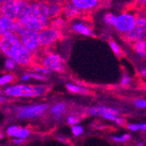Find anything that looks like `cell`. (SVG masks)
I'll return each mask as SVG.
<instances>
[{
    "label": "cell",
    "instance_id": "41",
    "mask_svg": "<svg viewBox=\"0 0 146 146\" xmlns=\"http://www.w3.org/2000/svg\"><path fill=\"white\" fill-rule=\"evenodd\" d=\"M142 74H143V76H145V75H146V70H145V69H143V70Z\"/></svg>",
    "mask_w": 146,
    "mask_h": 146
},
{
    "label": "cell",
    "instance_id": "20",
    "mask_svg": "<svg viewBox=\"0 0 146 146\" xmlns=\"http://www.w3.org/2000/svg\"><path fill=\"white\" fill-rule=\"evenodd\" d=\"M13 80H14V76H13L11 74H5L3 76L0 77V86H3L5 84H8L10 82H11Z\"/></svg>",
    "mask_w": 146,
    "mask_h": 146
},
{
    "label": "cell",
    "instance_id": "4",
    "mask_svg": "<svg viewBox=\"0 0 146 146\" xmlns=\"http://www.w3.org/2000/svg\"><path fill=\"white\" fill-rule=\"evenodd\" d=\"M145 30H146V20L144 18L139 17L136 18L135 25L131 31L125 34L126 38L129 41L138 42L144 40L145 38Z\"/></svg>",
    "mask_w": 146,
    "mask_h": 146
},
{
    "label": "cell",
    "instance_id": "26",
    "mask_svg": "<svg viewBox=\"0 0 146 146\" xmlns=\"http://www.w3.org/2000/svg\"><path fill=\"white\" fill-rule=\"evenodd\" d=\"M110 46L112 51L115 52V54L118 57H121L122 54H121V50H120V47H119V46H118L115 42H114V41H111V42L110 43Z\"/></svg>",
    "mask_w": 146,
    "mask_h": 146
},
{
    "label": "cell",
    "instance_id": "15",
    "mask_svg": "<svg viewBox=\"0 0 146 146\" xmlns=\"http://www.w3.org/2000/svg\"><path fill=\"white\" fill-rule=\"evenodd\" d=\"M63 11H64L65 16L68 19H74L82 12L81 10H79L77 7H75L72 3L66 5L63 7Z\"/></svg>",
    "mask_w": 146,
    "mask_h": 146
},
{
    "label": "cell",
    "instance_id": "42",
    "mask_svg": "<svg viewBox=\"0 0 146 146\" xmlns=\"http://www.w3.org/2000/svg\"><path fill=\"white\" fill-rule=\"evenodd\" d=\"M143 143H137V146H143Z\"/></svg>",
    "mask_w": 146,
    "mask_h": 146
},
{
    "label": "cell",
    "instance_id": "9",
    "mask_svg": "<svg viewBox=\"0 0 146 146\" xmlns=\"http://www.w3.org/2000/svg\"><path fill=\"white\" fill-rule=\"evenodd\" d=\"M5 93L6 96L12 97H34L33 87L26 85H14L8 87Z\"/></svg>",
    "mask_w": 146,
    "mask_h": 146
},
{
    "label": "cell",
    "instance_id": "6",
    "mask_svg": "<svg viewBox=\"0 0 146 146\" xmlns=\"http://www.w3.org/2000/svg\"><path fill=\"white\" fill-rule=\"evenodd\" d=\"M19 4L20 1L15 0L0 1V15L13 21H17L19 12Z\"/></svg>",
    "mask_w": 146,
    "mask_h": 146
},
{
    "label": "cell",
    "instance_id": "28",
    "mask_svg": "<svg viewBox=\"0 0 146 146\" xmlns=\"http://www.w3.org/2000/svg\"><path fill=\"white\" fill-rule=\"evenodd\" d=\"M130 136L129 134H124L121 137H112V139L115 142H125L129 140Z\"/></svg>",
    "mask_w": 146,
    "mask_h": 146
},
{
    "label": "cell",
    "instance_id": "30",
    "mask_svg": "<svg viewBox=\"0 0 146 146\" xmlns=\"http://www.w3.org/2000/svg\"><path fill=\"white\" fill-rule=\"evenodd\" d=\"M30 78H33L35 80H38V81H44L46 80V77L42 74H29Z\"/></svg>",
    "mask_w": 146,
    "mask_h": 146
},
{
    "label": "cell",
    "instance_id": "34",
    "mask_svg": "<svg viewBox=\"0 0 146 146\" xmlns=\"http://www.w3.org/2000/svg\"><path fill=\"white\" fill-rule=\"evenodd\" d=\"M128 129H129L132 131H137L138 130L137 124H135V123H130V124H129L128 125Z\"/></svg>",
    "mask_w": 146,
    "mask_h": 146
},
{
    "label": "cell",
    "instance_id": "22",
    "mask_svg": "<svg viewBox=\"0 0 146 146\" xmlns=\"http://www.w3.org/2000/svg\"><path fill=\"white\" fill-rule=\"evenodd\" d=\"M33 90L34 92V95L35 96H42L45 91H46V88L44 86H40V85H38V86H34L33 87Z\"/></svg>",
    "mask_w": 146,
    "mask_h": 146
},
{
    "label": "cell",
    "instance_id": "37",
    "mask_svg": "<svg viewBox=\"0 0 146 146\" xmlns=\"http://www.w3.org/2000/svg\"><path fill=\"white\" fill-rule=\"evenodd\" d=\"M89 112H90V114L93 115H98V114H97V110H96V107L91 108L90 110H89Z\"/></svg>",
    "mask_w": 146,
    "mask_h": 146
},
{
    "label": "cell",
    "instance_id": "25",
    "mask_svg": "<svg viewBox=\"0 0 146 146\" xmlns=\"http://www.w3.org/2000/svg\"><path fill=\"white\" fill-rule=\"evenodd\" d=\"M65 25V21L62 19L57 18L55 19L54 21H52V28H54L56 30H58V28H60Z\"/></svg>",
    "mask_w": 146,
    "mask_h": 146
},
{
    "label": "cell",
    "instance_id": "40",
    "mask_svg": "<svg viewBox=\"0 0 146 146\" xmlns=\"http://www.w3.org/2000/svg\"><path fill=\"white\" fill-rule=\"evenodd\" d=\"M5 102V98L4 96H0V102Z\"/></svg>",
    "mask_w": 146,
    "mask_h": 146
},
{
    "label": "cell",
    "instance_id": "2",
    "mask_svg": "<svg viewBox=\"0 0 146 146\" xmlns=\"http://www.w3.org/2000/svg\"><path fill=\"white\" fill-rule=\"evenodd\" d=\"M48 19L35 17L33 15H29L26 18L15 21V30L14 33L18 36L25 33H39L43 29L47 27Z\"/></svg>",
    "mask_w": 146,
    "mask_h": 146
},
{
    "label": "cell",
    "instance_id": "39",
    "mask_svg": "<svg viewBox=\"0 0 146 146\" xmlns=\"http://www.w3.org/2000/svg\"><path fill=\"white\" fill-rule=\"evenodd\" d=\"M137 124L138 129H142L143 131L146 129V124L145 123H137Z\"/></svg>",
    "mask_w": 146,
    "mask_h": 146
},
{
    "label": "cell",
    "instance_id": "7",
    "mask_svg": "<svg viewBox=\"0 0 146 146\" xmlns=\"http://www.w3.org/2000/svg\"><path fill=\"white\" fill-rule=\"evenodd\" d=\"M60 32L54 28L46 27L38 33V41L40 46H49L56 42L60 38Z\"/></svg>",
    "mask_w": 146,
    "mask_h": 146
},
{
    "label": "cell",
    "instance_id": "12",
    "mask_svg": "<svg viewBox=\"0 0 146 146\" xmlns=\"http://www.w3.org/2000/svg\"><path fill=\"white\" fill-rule=\"evenodd\" d=\"M15 21L0 15V37L9 33H14Z\"/></svg>",
    "mask_w": 146,
    "mask_h": 146
},
{
    "label": "cell",
    "instance_id": "10",
    "mask_svg": "<svg viewBox=\"0 0 146 146\" xmlns=\"http://www.w3.org/2000/svg\"><path fill=\"white\" fill-rule=\"evenodd\" d=\"M43 66L46 69L55 72H62L64 70L63 60L58 54H49L47 55L43 62Z\"/></svg>",
    "mask_w": 146,
    "mask_h": 146
},
{
    "label": "cell",
    "instance_id": "19",
    "mask_svg": "<svg viewBox=\"0 0 146 146\" xmlns=\"http://www.w3.org/2000/svg\"><path fill=\"white\" fill-rule=\"evenodd\" d=\"M134 49L140 56L145 57V49H146V42L145 40L136 42L134 45Z\"/></svg>",
    "mask_w": 146,
    "mask_h": 146
},
{
    "label": "cell",
    "instance_id": "11",
    "mask_svg": "<svg viewBox=\"0 0 146 146\" xmlns=\"http://www.w3.org/2000/svg\"><path fill=\"white\" fill-rule=\"evenodd\" d=\"M31 15L35 17L43 18L46 19H49L48 15V6L46 3L35 2L31 4Z\"/></svg>",
    "mask_w": 146,
    "mask_h": 146
},
{
    "label": "cell",
    "instance_id": "16",
    "mask_svg": "<svg viewBox=\"0 0 146 146\" xmlns=\"http://www.w3.org/2000/svg\"><path fill=\"white\" fill-rule=\"evenodd\" d=\"M47 6L49 18H54L58 16L63 10V7L60 3H52L50 5H47Z\"/></svg>",
    "mask_w": 146,
    "mask_h": 146
},
{
    "label": "cell",
    "instance_id": "27",
    "mask_svg": "<svg viewBox=\"0 0 146 146\" xmlns=\"http://www.w3.org/2000/svg\"><path fill=\"white\" fill-rule=\"evenodd\" d=\"M16 62L14 60H12L10 58H7L6 60H5V68L8 69V70H12L16 67Z\"/></svg>",
    "mask_w": 146,
    "mask_h": 146
},
{
    "label": "cell",
    "instance_id": "18",
    "mask_svg": "<svg viewBox=\"0 0 146 146\" xmlns=\"http://www.w3.org/2000/svg\"><path fill=\"white\" fill-rule=\"evenodd\" d=\"M66 109H67V107H66V105L64 103H57L51 108V112L55 116V118L60 119L62 116V115L65 113Z\"/></svg>",
    "mask_w": 146,
    "mask_h": 146
},
{
    "label": "cell",
    "instance_id": "8",
    "mask_svg": "<svg viewBox=\"0 0 146 146\" xmlns=\"http://www.w3.org/2000/svg\"><path fill=\"white\" fill-rule=\"evenodd\" d=\"M19 38L21 42V44L24 46V47L29 52H36L39 46V41H38V33H25L19 36Z\"/></svg>",
    "mask_w": 146,
    "mask_h": 146
},
{
    "label": "cell",
    "instance_id": "14",
    "mask_svg": "<svg viewBox=\"0 0 146 146\" xmlns=\"http://www.w3.org/2000/svg\"><path fill=\"white\" fill-rule=\"evenodd\" d=\"M79 10H89L98 5L97 0H73L71 2Z\"/></svg>",
    "mask_w": 146,
    "mask_h": 146
},
{
    "label": "cell",
    "instance_id": "29",
    "mask_svg": "<svg viewBox=\"0 0 146 146\" xmlns=\"http://www.w3.org/2000/svg\"><path fill=\"white\" fill-rule=\"evenodd\" d=\"M135 106L139 109H144L146 107V102L143 99H136L135 102Z\"/></svg>",
    "mask_w": 146,
    "mask_h": 146
},
{
    "label": "cell",
    "instance_id": "33",
    "mask_svg": "<svg viewBox=\"0 0 146 146\" xmlns=\"http://www.w3.org/2000/svg\"><path fill=\"white\" fill-rule=\"evenodd\" d=\"M34 69L37 71V72H39V73H42L44 74H49L51 72L47 69H46L45 68H41V67H35Z\"/></svg>",
    "mask_w": 146,
    "mask_h": 146
},
{
    "label": "cell",
    "instance_id": "3",
    "mask_svg": "<svg viewBox=\"0 0 146 146\" xmlns=\"http://www.w3.org/2000/svg\"><path fill=\"white\" fill-rule=\"evenodd\" d=\"M48 106L46 104H33L17 108V116L20 119H32L41 116Z\"/></svg>",
    "mask_w": 146,
    "mask_h": 146
},
{
    "label": "cell",
    "instance_id": "17",
    "mask_svg": "<svg viewBox=\"0 0 146 146\" xmlns=\"http://www.w3.org/2000/svg\"><path fill=\"white\" fill-rule=\"evenodd\" d=\"M73 30L80 34H82V35H86V36H88V35H91L92 33V31L91 29L87 26L86 25L84 24H82V23H75L73 25Z\"/></svg>",
    "mask_w": 146,
    "mask_h": 146
},
{
    "label": "cell",
    "instance_id": "38",
    "mask_svg": "<svg viewBox=\"0 0 146 146\" xmlns=\"http://www.w3.org/2000/svg\"><path fill=\"white\" fill-rule=\"evenodd\" d=\"M21 80H22V81H24V82H27V81H29V80H30L29 74H24V75L21 77Z\"/></svg>",
    "mask_w": 146,
    "mask_h": 146
},
{
    "label": "cell",
    "instance_id": "13",
    "mask_svg": "<svg viewBox=\"0 0 146 146\" xmlns=\"http://www.w3.org/2000/svg\"><path fill=\"white\" fill-rule=\"evenodd\" d=\"M7 134L10 137L14 138H23L25 139L30 134V130L26 128H19L15 125H11L7 128Z\"/></svg>",
    "mask_w": 146,
    "mask_h": 146
},
{
    "label": "cell",
    "instance_id": "31",
    "mask_svg": "<svg viewBox=\"0 0 146 146\" xmlns=\"http://www.w3.org/2000/svg\"><path fill=\"white\" fill-rule=\"evenodd\" d=\"M68 123L69 125L74 126V125H75L76 123H78V120L76 119L75 116H74V115H69L68 118Z\"/></svg>",
    "mask_w": 146,
    "mask_h": 146
},
{
    "label": "cell",
    "instance_id": "35",
    "mask_svg": "<svg viewBox=\"0 0 146 146\" xmlns=\"http://www.w3.org/2000/svg\"><path fill=\"white\" fill-rule=\"evenodd\" d=\"M118 125H123L125 123V120L123 118H121V117H116L115 121Z\"/></svg>",
    "mask_w": 146,
    "mask_h": 146
},
{
    "label": "cell",
    "instance_id": "36",
    "mask_svg": "<svg viewBox=\"0 0 146 146\" xmlns=\"http://www.w3.org/2000/svg\"><path fill=\"white\" fill-rule=\"evenodd\" d=\"M24 141H25V139H23V138H14L13 139V143L19 145V144H21L22 143H24Z\"/></svg>",
    "mask_w": 146,
    "mask_h": 146
},
{
    "label": "cell",
    "instance_id": "32",
    "mask_svg": "<svg viewBox=\"0 0 146 146\" xmlns=\"http://www.w3.org/2000/svg\"><path fill=\"white\" fill-rule=\"evenodd\" d=\"M129 82H130V78L128 76V74H124L123 76L122 80H121V84H123V85L125 86V85L129 84Z\"/></svg>",
    "mask_w": 146,
    "mask_h": 146
},
{
    "label": "cell",
    "instance_id": "24",
    "mask_svg": "<svg viewBox=\"0 0 146 146\" xmlns=\"http://www.w3.org/2000/svg\"><path fill=\"white\" fill-rule=\"evenodd\" d=\"M83 128L81 125H74L72 126V132L75 137L81 136L83 133Z\"/></svg>",
    "mask_w": 146,
    "mask_h": 146
},
{
    "label": "cell",
    "instance_id": "5",
    "mask_svg": "<svg viewBox=\"0 0 146 146\" xmlns=\"http://www.w3.org/2000/svg\"><path fill=\"white\" fill-rule=\"evenodd\" d=\"M135 21H136V17L133 14H130V13H123L121 15L116 16L113 26L119 33L126 34L134 27Z\"/></svg>",
    "mask_w": 146,
    "mask_h": 146
},
{
    "label": "cell",
    "instance_id": "23",
    "mask_svg": "<svg viewBox=\"0 0 146 146\" xmlns=\"http://www.w3.org/2000/svg\"><path fill=\"white\" fill-rule=\"evenodd\" d=\"M67 88L70 92H73V93H81V92H82L84 90L82 88L79 87V86H76L74 84H72V83H68L67 84Z\"/></svg>",
    "mask_w": 146,
    "mask_h": 146
},
{
    "label": "cell",
    "instance_id": "1",
    "mask_svg": "<svg viewBox=\"0 0 146 146\" xmlns=\"http://www.w3.org/2000/svg\"><path fill=\"white\" fill-rule=\"evenodd\" d=\"M0 50L16 64L28 66L32 61V54L21 44L19 36L15 33H9L0 37Z\"/></svg>",
    "mask_w": 146,
    "mask_h": 146
},
{
    "label": "cell",
    "instance_id": "21",
    "mask_svg": "<svg viewBox=\"0 0 146 146\" xmlns=\"http://www.w3.org/2000/svg\"><path fill=\"white\" fill-rule=\"evenodd\" d=\"M115 18H116V16L112 14V13H107V14L104 15V22L106 24L113 26L115 24Z\"/></svg>",
    "mask_w": 146,
    "mask_h": 146
}]
</instances>
